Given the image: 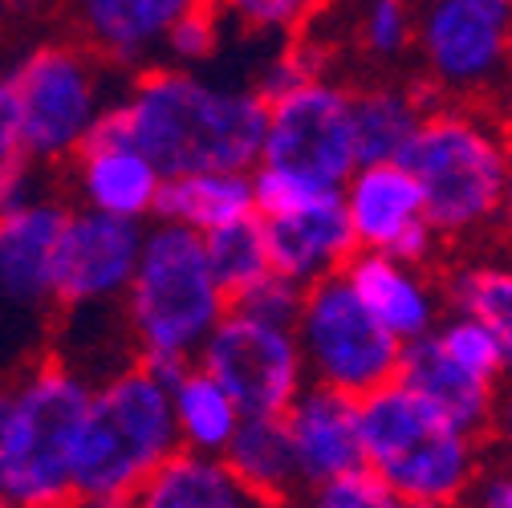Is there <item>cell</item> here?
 <instances>
[{
    "label": "cell",
    "mask_w": 512,
    "mask_h": 508,
    "mask_svg": "<svg viewBox=\"0 0 512 508\" xmlns=\"http://www.w3.org/2000/svg\"><path fill=\"white\" fill-rule=\"evenodd\" d=\"M135 147L163 179L240 171L252 175L265 151L269 102L252 86H212L191 70L147 66L122 94Z\"/></svg>",
    "instance_id": "obj_1"
},
{
    "label": "cell",
    "mask_w": 512,
    "mask_h": 508,
    "mask_svg": "<svg viewBox=\"0 0 512 508\" xmlns=\"http://www.w3.org/2000/svg\"><path fill=\"white\" fill-rule=\"evenodd\" d=\"M403 167L423 192V220L439 240L480 236L496 224L512 175V139L500 114L464 102L427 110Z\"/></svg>",
    "instance_id": "obj_2"
},
{
    "label": "cell",
    "mask_w": 512,
    "mask_h": 508,
    "mask_svg": "<svg viewBox=\"0 0 512 508\" xmlns=\"http://www.w3.org/2000/svg\"><path fill=\"white\" fill-rule=\"evenodd\" d=\"M90 399L94 383L61 358H41L13 378V407L0 431V500L17 508H70Z\"/></svg>",
    "instance_id": "obj_3"
},
{
    "label": "cell",
    "mask_w": 512,
    "mask_h": 508,
    "mask_svg": "<svg viewBox=\"0 0 512 508\" xmlns=\"http://www.w3.org/2000/svg\"><path fill=\"white\" fill-rule=\"evenodd\" d=\"M175 452L171 391L135 362L94 387L74 456V496L131 504Z\"/></svg>",
    "instance_id": "obj_4"
},
{
    "label": "cell",
    "mask_w": 512,
    "mask_h": 508,
    "mask_svg": "<svg viewBox=\"0 0 512 508\" xmlns=\"http://www.w3.org/2000/svg\"><path fill=\"white\" fill-rule=\"evenodd\" d=\"M358 431L366 472H374L403 504L452 508L476 480V439L435 415L403 383H387L358 399Z\"/></svg>",
    "instance_id": "obj_5"
},
{
    "label": "cell",
    "mask_w": 512,
    "mask_h": 508,
    "mask_svg": "<svg viewBox=\"0 0 512 508\" xmlns=\"http://www.w3.org/2000/svg\"><path fill=\"white\" fill-rule=\"evenodd\" d=\"M228 317V297L212 277L204 236L155 224L147 228L135 281L122 297V322L135 342V358L171 354L191 358Z\"/></svg>",
    "instance_id": "obj_6"
},
{
    "label": "cell",
    "mask_w": 512,
    "mask_h": 508,
    "mask_svg": "<svg viewBox=\"0 0 512 508\" xmlns=\"http://www.w3.org/2000/svg\"><path fill=\"white\" fill-rule=\"evenodd\" d=\"M106 74L110 66L82 41H45L29 49L5 74L17 106L21 155L37 167L74 159L98 114L118 102L106 94Z\"/></svg>",
    "instance_id": "obj_7"
},
{
    "label": "cell",
    "mask_w": 512,
    "mask_h": 508,
    "mask_svg": "<svg viewBox=\"0 0 512 508\" xmlns=\"http://www.w3.org/2000/svg\"><path fill=\"white\" fill-rule=\"evenodd\" d=\"M415 53L443 102L480 106L512 86L508 0H435L415 9Z\"/></svg>",
    "instance_id": "obj_8"
},
{
    "label": "cell",
    "mask_w": 512,
    "mask_h": 508,
    "mask_svg": "<svg viewBox=\"0 0 512 508\" xmlns=\"http://www.w3.org/2000/svg\"><path fill=\"white\" fill-rule=\"evenodd\" d=\"M293 334L305 358L309 383L330 387L354 403L399 378L403 342L391 338L366 313V305L354 297L346 277H330L305 289Z\"/></svg>",
    "instance_id": "obj_9"
},
{
    "label": "cell",
    "mask_w": 512,
    "mask_h": 508,
    "mask_svg": "<svg viewBox=\"0 0 512 508\" xmlns=\"http://www.w3.org/2000/svg\"><path fill=\"white\" fill-rule=\"evenodd\" d=\"M261 163L289 171L313 187H322V192H342L346 179L358 171L354 90L334 78H313L273 98Z\"/></svg>",
    "instance_id": "obj_10"
},
{
    "label": "cell",
    "mask_w": 512,
    "mask_h": 508,
    "mask_svg": "<svg viewBox=\"0 0 512 508\" xmlns=\"http://www.w3.org/2000/svg\"><path fill=\"white\" fill-rule=\"evenodd\" d=\"M196 366L224 387L240 419H281L309 387L297 334L248 322L232 309L196 354Z\"/></svg>",
    "instance_id": "obj_11"
},
{
    "label": "cell",
    "mask_w": 512,
    "mask_h": 508,
    "mask_svg": "<svg viewBox=\"0 0 512 508\" xmlns=\"http://www.w3.org/2000/svg\"><path fill=\"white\" fill-rule=\"evenodd\" d=\"M143 240L147 228L135 220L70 208L53 248V305L66 313L122 305L143 257Z\"/></svg>",
    "instance_id": "obj_12"
},
{
    "label": "cell",
    "mask_w": 512,
    "mask_h": 508,
    "mask_svg": "<svg viewBox=\"0 0 512 508\" xmlns=\"http://www.w3.org/2000/svg\"><path fill=\"white\" fill-rule=\"evenodd\" d=\"M281 423H285L293 464L305 488H322L366 468L354 399L309 383L293 399V407L281 415Z\"/></svg>",
    "instance_id": "obj_13"
},
{
    "label": "cell",
    "mask_w": 512,
    "mask_h": 508,
    "mask_svg": "<svg viewBox=\"0 0 512 508\" xmlns=\"http://www.w3.org/2000/svg\"><path fill=\"white\" fill-rule=\"evenodd\" d=\"M269 240V265L277 277L293 281L297 289H313L317 281L342 277L346 265L358 257V240L350 232L342 192L317 196L313 204L265 220Z\"/></svg>",
    "instance_id": "obj_14"
},
{
    "label": "cell",
    "mask_w": 512,
    "mask_h": 508,
    "mask_svg": "<svg viewBox=\"0 0 512 508\" xmlns=\"http://www.w3.org/2000/svg\"><path fill=\"white\" fill-rule=\"evenodd\" d=\"M342 277L366 313L403 346L439 330V293L419 269H407L382 252H358Z\"/></svg>",
    "instance_id": "obj_15"
},
{
    "label": "cell",
    "mask_w": 512,
    "mask_h": 508,
    "mask_svg": "<svg viewBox=\"0 0 512 508\" xmlns=\"http://www.w3.org/2000/svg\"><path fill=\"white\" fill-rule=\"evenodd\" d=\"M70 208L41 200L25 212L0 216V305L45 309L53 305V248Z\"/></svg>",
    "instance_id": "obj_16"
},
{
    "label": "cell",
    "mask_w": 512,
    "mask_h": 508,
    "mask_svg": "<svg viewBox=\"0 0 512 508\" xmlns=\"http://www.w3.org/2000/svg\"><path fill=\"white\" fill-rule=\"evenodd\" d=\"M342 208L358 252H387L407 228L423 224V192L403 163H362L342 187Z\"/></svg>",
    "instance_id": "obj_17"
},
{
    "label": "cell",
    "mask_w": 512,
    "mask_h": 508,
    "mask_svg": "<svg viewBox=\"0 0 512 508\" xmlns=\"http://www.w3.org/2000/svg\"><path fill=\"white\" fill-rule=\"evenodd\" d=\"M191 0H86L74 13L82 45L106 66H143L163 49L171 25Z\"/></svg>",
    "instance_id": "obj_18"
},
{
    "label": "cell",
    "mask_w": 512,
    "mask_h": 508,
    "mask_svg": "<svg viewBox=\"0 0 512 508\" xmlns=\"http://www.w3.org/2000/svg\"><path fill=\"white\" fill-rule=\"evenodd\" d=\"M74 187L86 212L114 216V220H151L163 175L151 167V159L135 147H82L74 155Z\"/></svg>",
    "instance_id": "obj_19"
},
{
    "label": "cell",
    "mask_w": 512,
    "mask_h": 508,
    "mask_svg": "<svg viewBox=\"0 0 512 508\" xmlns=\"http://www.w3.org/2000/svg\"><path fill=\"white\" fill-rule=\"evenodd\" d=\"M395 383L415 391L435 415H443L456 431H464L472 439L484 427H492V419H496V387H488L480 378H472L468 370H460L439 350L435 334L403 346V362H399Z\"/></svg>",
    "instance_id": "obj_20"
},
{
    "label": "cell",
    "mask_w": 512,
    "mask_h": 508,
    "mask_svg": "<svg viewBox=\"0 0 512 508\" xmlns=\"http://www.w3.org/2000/svg\"><path fill=\"white\" fill-rule=\"evenodd\" d=\"M443 98L431 94V86H362L354 90V147L358 167L362 163H403L411 151L427 110H435Z\"/></svg>",
    "instance_id": "obj_21"
},
{
    "label": "cell",
    "mask_w": 512,
    "mask_h": 508,
    "mask_svg": "<svg viewBox=\"0 0 512 508\" xmlns=\"http://www.w3.org/2000/svg\"><path fill=\"white\" fill-rule=\"evenodd\" d=\"M248 216H256L252 175H240V171H204V175L163 179L151 220L208 236V232H220V228H228L236 220H248Z\"/></svg>",
    "instance_id": "obj_22"
},
{
    "label": "cell",
    "mask_w": 512,
    "mask_h": 508,
    "mask_svg": "<svg viewBox=\"0 0 512 508\" xmlns=\"http://www.w3.org/2000/svg\"><path fill=\"white\" fill-rule=\"evenodd\" d=\"M220 460L228 464L236 484L252 496V504L281 508L293 500V492L301 484L281 419H240L228 452Z\"/></svg>",
    "instance_id": "obj_23"
},
{
    "label": "cell",
    "mask_w": 512,
    "mask_h": 508,
    "mask_svg": "<svg viewBox=\"0 0 512 508\" xmlns=\"http://www.w3.org/2000/svg\"><path fill=\"white\" fill-rule=\"evenodd\" d=\"M131 508H256L224 460L175 452L131 500Z\"/></svg>",
    "instance_id": "obj_24"
},
{
    "label": "cell",
    "mask_w": 512,
    "mask_h": 508,
    "mask_svg": "<svg viewBox=\"0 0 512 508\" xmlns=\"http://www.w3.org/2000/svg\"><path fill=\"white\" fill-rule=\"evenodd\" d=\"M171 411H175V431H179V452H196V456L220 460L240 427L236 403L200 366H191L187 378L171 391Z\"/></svg>",
    "instance_id": "obj_25"
},
{
    "label": "cell",
    "mask_w": 512,
    "mask_h": 508,
    "mask_svg": "<svg viewBox=\"0 0 512 508\" xmlns=\"http://www.w3.org/2000/svg\"><path fill=\"white\" fill-rule=\"evenodd\" d=\"M447 301L452 313L480 322L500 354L504 370H512V261H472L447 277Z\"/></svg>",
    "instance_id": "obj_26"
},
{
    "label": "cell",
    "mask_w": 512,
    "mask_h": 508,
    "mask_svg": "<svg viewBox=\"0 0 512 508\" xmlns=\"http://www.w3.org/2000/svg\"><path fill=\"white\" fill-rule=\"evenodd\" d=\"M204 252H208L212 277H216V285L224 289L228 301L273 273L261 216H248V220H236V224H228L220 232H208L204 236Z\"/></svg>",
    "instance_id": "obj_27"
},
{
    "label": "cell",
    "mask_w": 512,
    "mask_h": 508,
    "mask_svg": "<svg viewBox=\"0 0 512 508\" xmlns=\"http://www.w3.org/2000/svg\"><path fill=\"white\" fill-rule=\"evenodd\" d=\"M435 342H439V350H443L447 358H452L460 370H468L472 378H480V383H488V387L500 383V374H504V354H500L496 338H492L480 322L452 313L447 322H439Z\"/></svg>",
    "instance_id": "obj_28"
},
{
    "label": "cell",
    "mask_w": 512,
    "mask_h": 508,
    "mask_svg": "<svg viewBox=\"0 0 512 508\" xmlns=\"http://www.w3.org/2000/svg\"><path fill=\"white\" fill-rule=\"evenodd\" d=\"M358 41L374 61H399L415 49V9L399 0H374L358 21Z\"/></svg>",
    "instance_id": "obj_29"
},
{
    "label": "cell",
    "mask_w": 512,
    "mask_h": 508,
    "mask_svg": "<svg viewBox=\"0 0 512 508\" xmlns=\"http://www.w3.org/2000/svg\"><path fill=\"white\" fill-rule=\"evenodd\" d=\"M301 301H305V289H297L293 281L269 273L256 285H248L244 293H236L228 301L232 313L248 317V322H261V326H277V330H293L297 317H301Z\"/></svg>",
    "instance_id": "obj_30"
},
{
    "label": "cell",
    "mask_w": 512,
    "mask_h": 508,
    "mask_svg": "<svg viewBox=\"0 0 512 508\" xmlns=\"http://www.w3.org/2000/svg\"><path fill=\"white\" fill-rule=\"evenodd\" d=\"M216 45H220V9H212V5H187L163 41L175 70L200 66V61H208L216 53Z\"/></svg>",
    "instance_id": "obj_31"
},
{
    "label": "cell",
    "mask_w": 512,
    "mask_h": 508,
    "mask_svg": "<svg viewBox=\"0 0 512 508\" xmlns=\"http://www.w3.org/2000/svg\"><path fill=\"white\" fill-rule=\"evenodd\" d=\"M317 196H334V192H322L289 171H277V167H256L252 171V204H256V216L261 220H277V216H289L305 204H313Z\"/></svg>",
    "instance_id": "obj_32"
},
{
    "label": "cell",
    "mask_w": 512,
    "mask_h": 508,
    "mask_svg": "<svg viewBox=\"0 0 512 508\" xmlns=\"http://www.w3.org/2000/svg\"><path fill=\"white\" fill-rule=\"evenodd\" d=\"M305 508H403V500L382 484L374 472H354L342 476L334 484L322 488H309V504Z\"/></svg>",
    "instance_id": "obj_33"
},
{
    "label": "cell",
    "mask_w": 512,
    "mask_h": 508,
    "mask_svg": "<svg viewBox=\"0 0 512 508\" xmlns=\"http://www.w3.org/2000/svg\"><path fill=\"white\" fill-rule=\"evenodd\" d=\"M232 17H240L248 29H261V33H301L313 5H297V0H240V5L228 9Z\"/></svg>",
    "instance_id": "obj_34"
},
{
    "label": "cell",
    "mask_w": 512,
    "mask_h": 508,
    "mask_svg": "<svg viewBox=\"0 0 512 508\" xmlns=\"http://www.w3.org/2000/svg\"><path fill=\"white\" fill-rule=\"evenodd\" d=\"M45 171L49 167H37L25 155L13 159L9 167H0V216H13L41 200H53V196H45Z\"/></svg>",
    "instance_id": "obj_35"
},
{
    "label": "cell",
    "mask_w": 512,
    "mask_h": 508,
    "mask_svg": "<svg viewBox=\"0 0 512 508\" xmlns=\"http://www.w3.org/2000/svg\"><path fill=\"white\" fill-rule=\"evenodd\" d=\"M435 248H439V236H435V228L423 220V224H415V228H407L382 257H391V261H399V265H407V269H419L423 273V265L435 257Z\"/></svg>",
    "instance_id": "obj_36"
},
{
    "label": "cell",
    "mask_w": 512,
    "mask_h": 508,
    "mask_svg": "<svg viewBox=\"0 0 512 508\" xmlns=\"http://www.w3.org/2000/svg\"><path fill=\"white\" fill-rule=\"evenodd\" d=\"M21 159V135H17V106L9 94V82L0 78V167Z\"/></svg>",
    "instance_id": "obj_37"
},
{
    "label": "cell",
    "mask_w": 512,
    "mask_h": 508,
    "mask_svg": "<svg viewBox=\"0 0 512 508\" xmlns=\"http://www.w3.org/2000/svg\"><path fill=\"white\" fill-rule=\"evenodd\" d=\"M476 508H512V468L508 472H496V476H488L480 484Z\"/></svg>",
    "instance_id": "obj_38"
},
{
    "label": "cell",
    "mask_w": 512,
    "mask_h": 508,
    "mask_svg": "<svg viewBox=\"0 0 512 508\" xmlns=\"http://www.w3.org/2000/svg\"><path fill=\"white\" fill-rule=\"evenodd\" d=\"M496 431H500V443H504V452L512 456V395L504 399V407H496Z\"/></svg>",
    "instance_id": "obj_39"
},
{
    "label": "cell",
    "mask_w": 512,
    "mask_h": 508,
    "mask_svg": "<svg viewBox=\"0 0 512 508\" xmlns=\"http://www.w3.org/2000/svg\"><path fill=\"white\" fill-rule=\"evenodd\" d=\"M496 224H500L504 236L512 240V175H508V187H504V200H500V216H496Z\"/></svg>",
    "instance_id": "obj_40"
},
{
    "label": "cell",
    "mask_w": 512,
    "mask_h": 508,
    "mask_svg": "<svg viewBox=\"0 0 512 508\" xmlns=\"http://www.w3.org/2000/svg\"><path fill=\"white\" fill-rule=\"evenodd\" d=\"M500 122H504V131H508V139H512V86H508V94H504V114H500Z\"/></svg>",
    "instance_id": "obj_41"
},
{
    "label": "cell",
    "mask_w": 512,
    "mask_h": 508,
    "mask_svg": "<svg viewBox=\"0 0 512 508\" xmlns=\"http://www.w3.org/2000/svg\"><path fill=\"white\" fill-rule=\"evenodd\" d=\"M403 508H443V504H403Z\"/></svg>",
    "instance_id": "obj_42"
},
{
    "label": "cell",
    "mask_w": 512,
    "mask_h": 508,
    "mask_svg": "<svg viewBox=\"0 0 512 508\" xmlns=\"http://www.w3.org/2000/svg\"><path fill=\"white\" fill-rule=\"evenodd\" d=\"M0 508H17V504H9V500H0Z\"/></svg>",
    "instance_id": "obj_43"
}]
</instances>
